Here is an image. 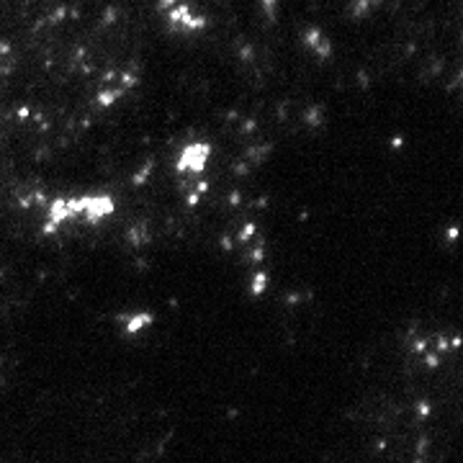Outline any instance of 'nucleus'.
<instances>
[{
  "label": "nucleus",
  "mask_w": 463,
  "mask_h": 463,
  "mask_svg": "<svg viewBox=\"0 0 463 463\" xmlns=\"http://www.w3.org/2000/svg\"><path fill=\"white\" fill-rule=\"evenodd\" d=\"M70 209H72V216L75 214H85L90 221H98L114 211V201L108 196H83V198H72Z\"/></svg>",
  "instance_id": "1"
},
{
  "label": "nucleus",
  "mask_w": 463,
  "mask_h": 463,
  "mask_svg": "<svg viewBox=\"0 0 463 463\" xmlns=\"http://www.w3.org/2000/svg\"><path fill=\"white\" fill-rule=\"evenodd\" d=\"M209 160V147L206 144H190L180 152V160H178V170L180 173H201L206 167Z\"/></svg>",
  "instance_id": "2"
},
{
  "label": "nucleus",
  "mask_w": 463,
  "mask_h": 463,
  "mask_svg": "<svg viewBox=\"0 0 463 463\" xmlns=\"http://www.w3.org/2000/svg\"><path fill=\"white\" fill-rule=\"evenodd\" d=\"M162 5L170 8V21H173V24H180V26H185V29H201L203 26V18H193V16H190L188 5L175 3V0H162Z\"/></svg>",
  "instance_id": "3"
},
{
  "label": "nucleus",
  "mask_w": 463,
  "mask_h": 463,
  "mask_svg": "<svg viewBox=\"0 0 463 463\" xmlns=\"http://www.w3.org/2000/svg\"><path fill=\"white\" fill-rule=\"evenodd\" d=\"M150 322V314H139V317H134L131 322H129V332H137L142 324H147Z\"/></svg>",
  "instance_id": "4"
},
{
  "label": "nucleus",
  "mask_w": 463,
  "mask_h": 463,
  "mask_svg": "<svg viewBox=\"0 0 463 463\" xmlns=\"http://www.w3.org/2000/svg\"><path fill=\"white\" fill-rule=\"evenodd\" d=\"M265 280H268V276H265V273H257V278H255V286H252V293H263V288H265Z\"/></svg>",
  "instance_id": "5"
}]
</instances>
